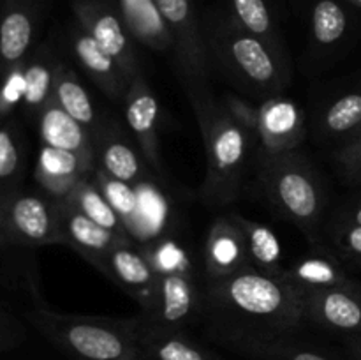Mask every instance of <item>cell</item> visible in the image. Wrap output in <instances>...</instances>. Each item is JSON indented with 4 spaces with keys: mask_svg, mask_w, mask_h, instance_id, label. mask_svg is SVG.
I'll use <instances>...</instances> for the list:
<instances>
[{
    "mask_svg": "<svg viewBox=\"0 0 361 360\" xmlns=\"http://www.w3.org/2000/svg\"><path fill=\"white\" fill-rule=\"evenodd\" d=\"M83 23L85 30L120 64L129 81L141 74L140 60L134 53L133 42L116 14L109 11H90L83 14Z\"/></svg>",
    "mask_w": 361,
    "mask_h": 360,
    "instance_id": "d6986e66",
    "label": "cell"
},
{
    "mask_svg": "<svg viewBox=\"0 0 361 360\" xmlns=\"http://www.w3.org/2000/svg\"><path fill=\"white\" fill-rule=\"evenodd\" d=\"M201 321L215 342L249 356L298 334L307 323L305 295L284 277L247 267L204 279Z\"/></svg>",
    "mask_w": 361,
    "mask_h": 360,
    "instance_id": "6da1fadb",
    "label": "cell"
},
{
    "mask_svg": "<svg viewBox=\"0 0 361 360\" xmlns=\"http://www.w3.org/2000/svg\"><path fill=\"white\" fill-rule=\"evenodd\" d=\"M34 18L21 7H13L0 20V74L27 60L34 41Z\"/></svg>",
    "mask_w": 361,
    "mask_h": 360,
    "instance_id": "603a6c76",
    "label": "cell"
},
{
    "mask_svg": "<svg viewBox=\"0 0 361 360\" xmlns=\"http://www.w3.org/2000/svg\"><path fill=\"white\" fill-rule=\"evenodd\" d=\"M25 172V152L20 131L13 122H0V212L16 193Z\"/></svg>",
    "mask_w": 361,
    "mask_h": 360,
    "instance_id": "484cf974",
    "label": "cell"
},
{
    "mask_svg": "<svg viewBox=\"0 0 361 360\" xmlns=\"http://www.w3.org/2000/svg\"><path fill=\"white\" fill-rule=\"evenodd\" d=\"M123 116L129 134L140 148L152 172L166 180L164 164L159 147V102L143 74L130 81L123 95Z\"/></svg>",
    "mask_w": 361,
    "mask_h": 360,
    "instance_id": "ba28073f",
    "label": "cell"
},
{
    "mask_svg": "<svg viewBox=\"0 0 361 360\" xmlns=\"http://www.w3.org/2000/svg\"><path fill=\"white\" fill-rule=\"evenodd\" d=\"M97 168L120 182L137 186L152 180V169L134 143L129 131L123 129L115 119L104 120L95 136Z\"/></svg>",
    "mask_w": 361,
    "mask_h": 360,
    "instance_id": "9c48e42d",
    "label": "cell"
},
{
    "mask_svg": "<svg viewBox=\"0 0 361 360\" xmlns=\"http://www.w3.org/2000/svg\"><path fill=\"white\" fill-rule=\"evenodd\" d=\"M2 233L23 246L63 244L59 205L46 194L16 193L2 208Z\"/></svg>",
    "mask_w": 361,
    "mask_h": 360,
    "instance_id": "8992f818",
    "label": "cell"
},
{
    "mask_svg": "<svg viewBox=\"0 0 361 360\" xmlns=\"http://www.w3.org/2000/svg\"><path fill=\"white\" fill-rule=\"evenodd\" d=\"M221 101L229 115L254 138L257 143V131H259V106L252 104L249 99L242 97L233 92H224L221 95Z\"/></svg>",
    "mask_w": 361,
    "mask_h": 360,
    "instance_id": "1f68e13d",
    "label": "cell"
},
{
    "mask_svg": "<svg viewBox=\"0 0 361 360\" xmlns=\"http://www.w3.org/2000/svg\"><path fill=\"white\" fill-rule=\"evenodd\" d=\"M358 134H361V129L358 131V133H356V134H355V136H358ZM351 138H353V136H351Z\"/></svg>",
    "mask_w": 361,
    "mask_h": 360,
    "instance_id": "ab89813d",
    "label": "cell"
},
{
    "mask_svg": "<svg viewBox=\"0 0 361 360\" xmlns=\"http://www.w3.org/2000/svg\"><path fill=\"white\" fill-rule=\"evenodd\" d=\"M238 221L242 224L243 235H245V246L250 265L256 270L263 272V274L282 277L286 268L282 265V246L277 233L270 226L247 219L240 214Z\"/></svg>",
    "mask_w": 361,
    "mask_h": 360,
    "instance_id": "d4e9b609",
    "label": "cell"
},
{
    "mask_svg": "<svg viewBox=\"0 0 361 360\" xmlns=\"http://www.w3.org/2000/svg\"><path fill=\"white\" fill-rule=\"evenodd\" d=\"M345 224H358L361 226V201L358 205H355L353 208H349L348 212H345L344 215H342L341 219H338L337 222L334 224L335 226H345Z\"/></svg>",
    "mask_w": 361,
    "mask_h": 360,
    "instance_id": "8d00e7d4",
    "label": "cell"
},
{
    "mask_svg": "<svg viewBox=\"0 0 361 360\" xmlns=\"http://www.w3.org/2000/svg\"><path fill=\"white\" fill-rule=\"evenodd\" d=\"M361 129V90L345 92L324 106L317 119V131L324 138L355 136Z\"/></svg>",
    "mask_w": 361,
    "mask_h": 360,
    "instance_id": "4316f807",
    "label": "cell"
},
{
    "mask_svg": "<svg viewBox=\"0 0 361 360\" xmlns=\"http://www.w3.org/2000/svg\"><path fill=\"white\" fill-rule=\"evenodd\" d=\"M126 27L141 44L152 49H168L175 44L171 30L155 0H120Z\"/></svg>",
    "mask_w": 361,
    "mask_h": 360,
    "instance_id": "44dd1931",
    "label": "cell"
},
{
    "mask_svg": "<svg viewBox=\"0 0 361 360\" xmlns=\"http://www.w3.org/2000/svg\"><path fill=\"white\" fill-rule=\"evenodd\" d=\"M133 242L134 240H127L118 244L97 270L140 304L141 316L150 318L157 309L159 274L143 247H136Z\"/></svg>",
    "mask_w": 361,
    "mask_h": 360,
    "instance_id": "52a82bcc",
    "label": "cell"
},
{
    "mask_svg": "<svg viewBox=\"0 0 361 360\" xmlns=\"http://www.w3.org/2000/svg\"><path fill=\"white\" fill-rule=\"evenodd\" d=\"M187 97L197 120L204 154L207 175L200 196L208 207H226L242 194L247 166L257 143L233 119L212 88H189Z\"/></svg>",
    "mask_w": 361,
    "mask_h": 360,
    "instance_id": "7a4b0ae2",
    "label": "cell"
},
{
    "mask_svg": "<svg viewBox=\"0 0 361 360\" xmlns=\"http://www.w3.org/2000/svg\"><path fill=\"white\" fill-rule=\"evenodd\" d=\"M66 201L73 203L78 210L83 212L87 217H90L92 221L101 224L102 228L111 229V232H115L116 235L130 239L126 226H123L122 219H120V215L116 214L115 208L111 207V203L106 200V196L102 194V191L99 189L97 184L92 180V176L90 179L83 180V182L73 191L69 200Z\"/></svg>",
    "mask_w": 361,
    "mask_h": 360,
    "instance_id": "83f0119b",
    "label": "cell"
},
{
    "mask_svg": "<svg viewBox=\"0 0 361 360\" xmlns=\"http://www.w3.org/2000/svg\"><path fill=\"white\" fill-rule=\"evenodd\" d=\"M51 99H55L60 108L66 109L81 126L87 127L94 134L95 140L104 120L99 115L94 99H92V95L85 88L83 81L78 78V74L69 66L62 62H60L59 71H56Z\"/></svg>",
    "mask_w": 361,
    "mask_h": 360,
    "instance_id": "7402d4cb",
    "label": "cell"
},
{
    "mask_svg": "<svg viewBox=\"0 0 361 360\" xmlns=\"http://www.w3.org/2000/svg\"><path fill=\"white\" fill-rule=\"evenodd\" d=\"M331 240H334L338 253H342L348 258L361 260V226L358 224L335 226Z\"/></svg>",
    "mask_w": 361,
    "mask_h": 360,
    "instance_id": "836d02e7",
    "label": "cell"
},
{
    "mask_svg": "<svg viewBox=\"0 0 361 360\" xmlns=\"http://www.w3.org/2000/svg\"><path fill=\"white\" fill-rule=\"evenodd\" d=\"M203 256L207 277H222L252 267L238 214L221 215L212 222L204 240Z\"/></svg>",
    "mask_w": 361,
    "mask_h": 360,
    "instance_id": "5bb4252c",
    "label": "cell"
},
{
    "mask_svg": "<svg viewBox=\"0 0 361 360\" xmlns=\"http://www.w3.org/2000/svg\"><path fill=\"white\" fill-rule=\"evenodd\" d=\"M23 339V332L13 323V320L0 321V353L14 348Z\"/></svg>",
    "mask_w": 361,
    "mask_h": 360,
    "instance_id": "d590c367",
    "label": "cell"
},
{
    "mask_svg": "<svg viewBox=\"0 0 361 360\" xmlns=\"http://www.w3.org/2000/svg\"><path fill=\"white\" fill-rule=\"evenodd\" d=\"M282 277L305 296L349 281L341 263L323 251H314L312 254L300 258L296 263L286 268Z\"/></svg>",
    "mask_w": 361,
    "mask_h": 360,
    "instance_id": "ffe728a7",
    "label": "cell"
},
{
    "mask_svg": "<svg viewBox=\"0 0 361 360\" xmlns=\"http://www.w3.org/2000/svg\"><path fill=\"white\" fill-rule=\"evenodd\" d=\"M23 66L21 64L0 74V122L23 101Z\"/></svg>",
    "mask_w": 361,
    "mask_h": 360,
    "instance_id": "d6a6232c",
    "label": "cell"
},
{
    "mask_svg": "<svg viewBox=\"0 0 361 360\" xmlns=\"http://www.w3.org/2000/svg\"><path fill=\"white\" fill-rule=\"evenodd\" d=\"M28 320L73 360H145L133 318L67 314L37 306Z\"/></svg>",
    "mask_w": 361,
    "mask_h": 360,
    "instance_id": "3957f363",
    "label": "cell"
},
{
    "mask_svg": "<svg viewBox=\"0 0 361 360\" xmlns=\"http://www.w3.org/2000/svg\"><path fill=\"white\" fill-rule=\"evenodd\" d=\"M337 161L349 179L361 182V134L353 136L338 148Z\"/></svg>",
    "mask_w": 361,
    "mask_h": 360,
    "instance_id": "e575fe53",
    "label": "cell"
},
{
    "mask_svg": "<svg viewBox=\"0 0 361 360\" xmlns=\"http://www.w3.org/2000/svg\"><path fill=\"white\" fill-rule=\"evenodd\" d=\"M305 134V116L293 99L279 94L261 101L257 154H284L298 150Z\"/></svg>",
    "mask_w": 361,
    "mask_h": 360,
    "instance_id": "30bf717a",
    "label": "cell"
},
{
    "mask_svg": "<svg viewBox=\"0 0 361 360\" xmlns=\"http://www.w3.org/2000/svg\"><path fill=\"white\" fill-rule=\"evenodd\" d=\"M348 30V16L335 0H319L312 13V35L319 48L334 46Z\"/></svg>",
    "mask_w": 361,
    "mask_h": 360,
    "instance_id": "f1b7e54d",
    "label": "cell"
},
{
    "mask_svg": "<svg viewBox=\"0 0 361 360\" xmlns=\"http://www.w3.org/2000/svg\"><path fill=\"white\" fill-rule=\"evenodd\" d=\"M257 180L271 207L317 246L326 194L312 162L298 150L257 154Z\"/></svg>",
    "mask_w": 361,
    "mask_h": 360,
    "instance_id": "277c9868",
    "label": "cell"
},
{
    "mask_svg": "<svg viewBox=\"0 0 361 360\" xmlns=\"http://www.w3.org/2000/svg\"><path fill=\"white\" fill-rule=\"evenodd\" d=\"M233 6H235L236 14H238L240 23L247 32L263 39L264 42H268L274 48L281 49V44H277L271 39L274 27H271V18L267 9V4L263 0H233Z\"/></svg>",
    "mask_w": 361,
    "mask_h": 360,
    "instance_id": "f546056e",
    "label": "cell"
},
{
    "mask_svg": "<svg viewBox=\"0 0 361 360\" xmlns=\"http://www.w3.org/2000/svg\"><path fill=\"white\" fill-rule=\"evenodd\" d=\"M249 356L256 360H335L323 349L296 342L295 337L261 346L254 349Z\"/></svg>",
    "mask_w": 361,
    "mask_h": 360,
    "instance_id": "4dcf8cb0",
    "label": "cell"
},
{
    "mask_svg": "<svg viewBox=\"0 0 361 360\" xmlns=\"http://www.w3.org/2000/svg\"><path fill=\"white\" fill-rule=\"evenodd\" d=\"M39 136L41 143L53 148L74 152L83 157L95 159V140L94 134L81 126L76 119L60 108L55 99L46 102L37 115Z\"/></svg>",
    "mask_w": 361,
    "mask_h": 360,
    "instance_id": "ac0fdd59",
    "label": "cell"
},
{
    "mask_svg": "<svg viewBox=\"0 0 361 360\" xmlns=\"http://www.w3.org/2000/svg\"><path fill=\"white\" fill-rule=\"evenodd\" d=\"M351 349L356 355V359L361 360V341H351Z\"/></svg>",
    "mask_w": 361,
    "mask_h": 360,
    "instance_id": "74e56055",
    "label": "cell"
},
{
    "mask_svg": "<svg viewBox=\"0 0 361 360\" xmlns=\"http://www.w3.org/2000/svg\"><path fill=\"white\" fill-rule=\"evenodd\" d=\"M59 205L60 212V229H62L63 246H69L76 253H80L88 263L95 268L101 267L104 258L115 249L118 244L127 242L126 236L116 235L111 229L102 228L90 217L78 210L69 201H62Z\"/></svg>",
    "mask_w": 361,
    "mask_h": 360,
    "instance_id": "9a60e30c",
    "label": "cell"
},
{
    "mask_svg": "<svg viewBox=\"0 0 361 360\" xmlns=\"http://www.w3.org/2000/svg\"><path fill=\"white\" fill-rule=\"evenodd\" d=\"M355 2H356V4H360V6H361V0H355Z\"/></svg>",
    "mask_w": 361,
    "mask_h": 360,
    "instance_id": "60d3db41",
    "label": "cell"
},
{
    "mask_svg": "<svg viewBox=\"0 0 361 360\" xmlns=\"http://www.w3.org/2000/svg\"><path fill=\"white\" fill-rule=\"evenodd\" d=\"M133 320L145 360H222L185 330L159 327L141 314Z\"/></svg>",
    "mask_w": 361,
    "mask_h": 360,
    "instance_id": "2e32d148",
    "label": "cell"
},
{
    "mask_svg": "<svg viewBox=\"0 0 361 360\" xmlns=\"http://www.w3.org/2000/svg\"><path fill=\"white\" fill-rule=\"evenodd\" d=\"M60 60L53 56V53L41 49L34 56L25 60L23 66V101L28 113L37 116L42 106L53 97V85H55L56 71Z\"/></svg>",
    "mask_w": 361,
    "mask_h": 360,
    "instance_id": "cb8c5ba5",
    "label": "cell"
},
{
    "mask_svg": "<svg viewBox=\"0 0 361 360\" xmlns=\"http://www.w3.org/2000/svg\"><path fill=\"white\" fill-rule=\"evenodd\" d=\"M73 55L78 66L90 76V80L113 101H123L130 81L122 71L120 64L101 48L97 41L87 30L73 35Z\"/></svg>",
    "mask_w": 361,
    "mask_h": 360,
    "instance_id": "e0dca14e",
    "label": "cell"
},
{
    "mask_svg": "<svg viewBox=\"0 0 361 360\" xmlns=\"http://www.w3.org/2000/svg\"><path fill=\"white\" fill-rule=\"evenodd\" d=\"M95 168H97L95 159L41 145L34 176L46 196L51 198L55 203H62L69 200L73 191L83 180L94 175Z\"/></svg>",
    "mask_w": 361,
    "mask_h": 360,
    "instance_id": "7c38bea8",
    "label": "cell"
},
{
    "mask_svg": "<svg viewBox=\"0 0 361 360\" xmlns=\"http://www.w3.org/2000/svg\"><path fill=\"white\" fill-rule=\"evenodd\" d=\"M212 49L221 69L249 94L268 99L288 87L289 67L281 49L245 28L219 34L212 41Z\"/></svg>",
    "mask_w": 361,
    "mask_h": 360,
    "instance_id": "5b68a950",
    "label": "cell"
},
{
    "mask_svg": "<svg viewBox=\"0 0 361 360\" xmlns=\"http://www.w3.org/2000/svg\"><path fill=\"white\" fill-rule=\"evenodd\" d=\"M305 320L341 334L361 332V289L355 282L321 289L305 296Z\"/></svg>",
    "mask_w": 361,
    "mask_h": 360,
    "instance_id": "4fadbf2b",
    "label": "cell"
},
{
    "mask_svg": "<svg viewBox=\"0 0 361 360\" xmlns=\"http://www.w3.org/2000/svg\"><path fill=\"white\" fill-rule=\"evenodd\" d=\"M4 320H11V318L7 316L6 311H4V309H2V306H0V321H4Z\"/></svg>",
    "mask_w": 361,
    "mask_h": 360,
    "instance_id": "f35d334b",
    "label": "cell"
},
{
    "mask_svg": "<svg viewBox=\"0 0 361 360\" xmlns=\"http://www.w3.org/2000/svg\"><path fill=\"white\" fill-rule=\"evenodd\" d=\"M201 311L203 289L197 288L192 270L159 274L157 309L150 318H147L148 321L159 327L185 330L187 325L201 320Z\"/></svg>",
    "mask_w": 361,
    "mask_h": 360,
    "instance_id": "8fae6325",
    "label": "cell"
}]
</instances>
